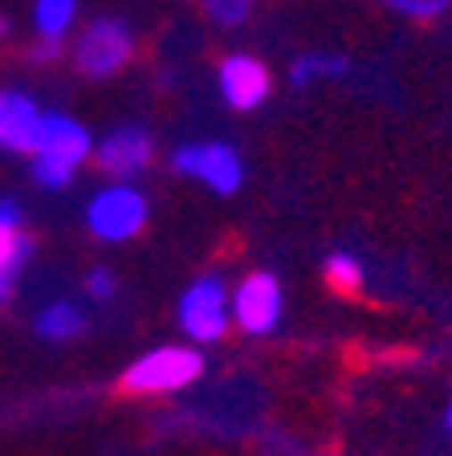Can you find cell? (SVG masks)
<instances>
[{"mask_svg":"<svg viewBox=\"0 0 452 456\" xmlns=\"http://www.w3.org/2000/svg\"><path fill=\"white\" fill-rule=\"evenodd\" d=\"M29 253H33V240H29L21 228L0 232V305L12 302V294H17V277H21V269H25Z\"/></svg>","mask_w":452,"mask_h":456,"instance_id":"cell-11","label":"cell"},{"mask_svg":"<svg viewBox=\"0 0 452 456\" xmlns=\"http://www.w3.org/2000/svg\"><path fill=\"white\" fill-rule=\"evenodd\" d=\"M41 106L21 90H0V147L9 151H37V134H41Z\"/></svg>","mask_w":452,"mask_h":456,"instance_id":"cell-8","label":"cell"},{"mask_svg":"<svg viewBox=\"0 0 452 456\" xmlns=\"http://www.w3.org/2000/svg\"><path fill=\"white\" fill-rule=\"evenodd\" d=\"M74 9H78V0H37L33 17H37L41 37H62L74 25Z\"/></svg>","mask_w":452,"mask_h":456,"instance_id":"cell-14","label":"cell"},{"mask_svg":"<svg viewBox=\"0 0 452 456\" xmlns=\"http://www.w3.org/2000/svg\"><path fill=\"white\" fill-rule=\"evenodd\" d=\"M33 180H37L41 188H66V183L74 180V167L62 163V159H53V155L33 151Z\"/></svg>","mask_w":452,"mask_h":456,"instance_id":"cell-16","label":"cell"},{"mask_svg":"<svg viewBox=\"0 0 452 456\" xmlns=\"http://www.w3.org/2000/svg\"><path fill=\"white\" fill-rule=\"evenodd\" d=\"M220 94L236 110H253L269 98V69L253 53H228L220 61Z\"/></svg>","mask_w":452,"mask_h":456,"instance_id":"cell-7","label":"cell"},{"mask_svg":"<svg viewBox=\"0 0 452 456\" xmlns=\"http://www.w3.org/2000/svg\"><path fill=\"white\" fill-rule=\"evenodd\" d=\"M12 228H21V208L12 200H0V232H12Z\"/></svg>","mask_w":452,"mask_h":456,"instance_id":"cell-20","label":"cell"},{"mask_svg":"<svg viewBox=\"0 0 452 456\" xmlns=\"http://www.w3.org/2000/svg\"><path fill=\"white\" fill-rule=\"evenodd\" d=\"M62 53V37H45L37 49H33V61H53Z\"/></svg>","mask_w":452,"mask_h":456,"instance_id":"cell-21","label":"cell"},{"mask_svg":"<svg viewBox=\"0 0 452 456\" xmlns=\"http://www.w3.org/2000/svg\"><path fill=\"white\" fill-rule=\"evenodd\" d=\"M204 375V354L196 346H155V351L139 354L131 367L123 370V391L131 395H168V391H179L196 383Z\"/></svg>","mask_w":452,"mask_h":456,"instance_id":"cell-1","label":"cell"},{"mask_svg":"<svg viewBox=\"0 0 452 456\" xmlns=\"http://www.w3.org/2000/svg\"><path fill=\"white\" fill-rule=\"evenodd\" d=\"M86 289H90V297H98V302H106V297L119 294V281H114L111 269H95V273L86 277Z\"/></svg>","mask_w":452,"mask_h":456,"instance_id":"cell-19","label":"cell"},{"mask_svg":"<svg viewBox=\"0 0 452 456\" xmlns=\"http://www.w3.org/2000/svg\"><path fill=\"white\" fill-rule=\"evenodd\" d=\"M228 318H233V305H228V285L220 273L196 277L179 297V330L196 342L225 338Z\"/></svg>","mask_w":452,"mask_h":456,"instance_id":"cell-2","label":"cell"},{"mask_svg":"<svg viewBox=\"0 0 452 456\" xmlns=\"http://www.w3.org/2000/svg\"><path fill=\"white\" fill-rule=\"evenodd\" d=\"M82 330H86V314L78 310L74 302H49L45 310L37 314V334L49 342H66Z\"/></svg>","mask_w":452,"mask_h":456,"instance_id":"cell-12","label":"cell"},{"mask_svg":"<svg viewBox=\"0 0 452 456\" xmlns=\"http://www.w3.org/2000/svg\"><path fill=\"white\" fill-rule=\"evenodd\" d=\"M204 9H208V17L217 20V25L236 28V25H245L253 0H204Z\"/></svg>","mask_w":452,"mask_h":456,"instance_id":"cell-17","label":"cell"},{"mask_svg":"<svg viewBox=\"0 0 452 456\" xmlns=\"http://www.w3.org/2000/svg\"><path fill=\"white\" fill-rule=\"evenodd\" d=\"M444 424H448V432H452V403H448V416H444Z\"/></svg>","mask_w":452,"mask_h":456,"instance_id":"cell-22","label":"cell"},{"mask_svg":"<svg viewBox=\"0 0 452 456\" xmlns=\"http://www.w3.org/2000/svg\"><path fill=\"white\" fill-rule=\"evenodd\" d=\"M171 163H176V171L208 183L217 196H233L245 183V163L228 142H188L171 155Z\"/></svg>","mask_w":452,"mask_h":456,"instance_id":"cell-5","label":"cell"},{"mask_svg":"<svg viewBox=\"0 0 452 456\" xmlns=\"http://www.w3.org/2000/svg\"><path fill=\"white\" fill-rule=\"evenodd\" d=\"M151 155H155V142H151V134L143 126H119V131H111L98 142V163H103V171L119 175V180L139 175L151 163Z\"/></svg>","mask_w":452,"mask_h":456,"instance_id":"cell-9","label":"cell"},{"mask_svg":"<svg viewBox=\"0 0 452 456\" xmlns=\"http://www.w3.org/2000/svg\"><path fill=\"white\" fill-rule=\"evenodd\" d=\"M285 310V294L282 281L274 273H249L245 281L233 289V322L245 334H269L277 330Z\"/></svg>","mask_w":452,"mask_h":456,"instance_id":"cell-6","label":"cell"},{"mask_svg":"<svg viewBox=\"0 0 452 456\" xmlns=\"http://www.w3.org/2000/svg\"><path fill=\"white\" fill-rule=\"evenodd\" d=\"M342 69H347V61L342 57H326V53H306L293 61L290 69V82L293 86H310L314 77H339Z\"/></svg>","mask_w":452,"mask_h":456,"instance_id":"cell-15","label":"cell"},{"mask_svg":"<svg viewBox=\"0 0 452 456\" xmlns=\"http://www.w3.org/2000/svg\"><path fill=\"white\" fill-rule=\"evenodd\" d=\"M322 273H326V285L334 289V294H358V285H363V265H358V256L350 253H330L326 265H322Z\"/></svg>","mask_w":452,"mask_h":456,"instance_id":"cell-13","label":"cell"},{"mask_svg":"<svg viewBox=\"0 0 452 456\" xmlns=\"http://www.w3.org/2000/svg\"><path fill=\"white\" fill-rule=\"evenodd\" d=\"M37 151L78 167L90 155V131L78 118H70V114H45L41 118V134H37Z\"/></svg>","mask_w":452,"mask_h":456,"instance_id":"cell-10","label":"cell"},{"mask_svg":"<svg viewBox=\"0 0 452 456\" xmlns=\"http://www.w3.org/2000/svg\"><path fill=\"white\" fill-rule=\"evenodd\" d=\"M383 4L387 9H396V12H404V17H412V20H432L448 9L452 0H383Z\"/></svg>","mask_w":452,"mask_h":456,"instance_id":"cell-18","label":"cell"},{"mask_svg":"<svg viewBox=\"0 0 452 456\" xmlns=\"http://www.w3.org/2000/svg\"><path fill=\"white\" fill-rule=\"evenodd\" d=\"M135 53V37H131V28L123 25L119 17H98L86 25V33L78 37L74 45V61L82 74L90 77H111L119 74V69L131 61Z\"/></svg>","mask_w":452,"mask_h":456,"instance_id":"cell-4","label":"cell"},{"mask_svg":"<svg viewBox=\"0 0 452 456\" xmlns=\"http://www.w3.org/2000/svg\"><path fill=\"white\" fill-rule=\"evenodd\" d=\"M86 224L98 240H131L147 224V196L131 183H111L90 200Z\"/></svg>","mask_w":452,"mask_h":456,"instance_id":"cell-3","label":"cell"}]
</instances>
